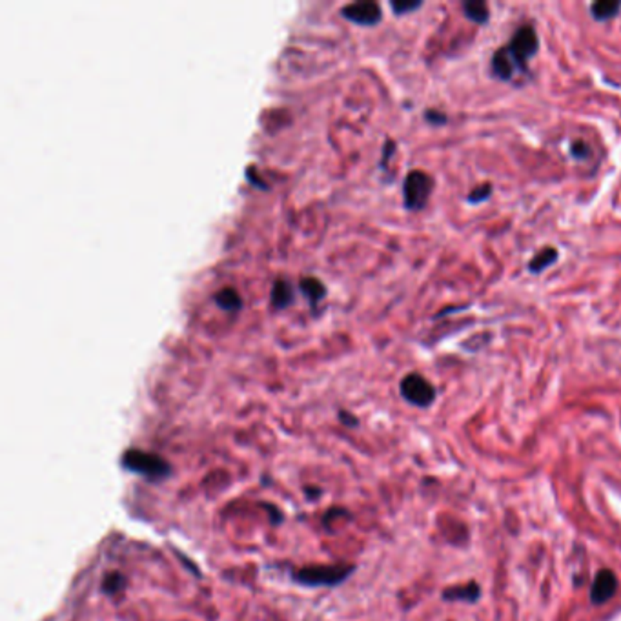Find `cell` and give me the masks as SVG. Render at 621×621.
Segmentation results:
<instances>
[{
    "mask_svg": "<svg viewBox=\"0 0 621 621\" xmlns=\"http://www.w3.org/2000/svg\"><path fill=\"white\" fill-rule=\"evenodd\" d=\"M122 466L131 474L143 475L148 481H162L172 474V465L166 459L144 450H128L122 456Z\"/></svg>",
    "mask_w": 621,
    "mask_h": 621,
    "instance_id": "cell-1",
    "label": "cell"
},
{
    "mask_svg": "<svg viewBox=\"0 0 621 621\" xmlns=\"http://www.w3.org/2000/svg\"><path fill=\"white\" fill-rule=\"evenodd\" d=\"M354 572V567L341 563V565H310L295 570L294 579L304 587H333Z\"/></svg>",
    "mask_w": 621,
    "mask_h": 621,
    "instance_id": "cell-2",
    "label": "cell"
},
{
    "mask_svg": "<svg viewBox=\"0 0 621 621\" xmlns=\"http://www.w3.org/2000/svg\"><path fill=\"white\" fill-rule=\"evenodd\" d=\"M434 188V179L427 172L412 170L403 181V204L408 212H419L427 206Z\"/></svg>",
    "mask_w": 621,
    "mask_h": 621,
    "instance_id": "cell-3",
    "label": "cell"
},
{
    "mask_svg": "<svg viewBox=\"0 0 621 621\" xmlns=\"http://www.w3.org/2000/svg\"><path fill=\"white\" fill-rule=\"evenodd\" d=\"M507 52L514 59V62L519 66L523 73H528V62L534 59L538 49H540V37L534 26H521L512 35L510 42L505 46Z\"/></svg>",
    "mask_w": 621,
    "mask_h": 621,
    "instance_id": "cell-4",
    "label": "cell"
},
{
    "mask_svg": "<svg viewBox=\"0 0 621 621\" xmlns=\"http://www.w3.org/2000/svg\"><path fill=\"white\" fill-rule=\"evenodd\" d=\"M399 390H401V396L405 397V401H408L410 405L419 406V408H427V406H430L432 403L436 401L434 384L428 379H425L421 374H408V376L403 377Z\"/></svg>",
    "mask_w": 621,
    "mask_h": 621,
    "instance_id": "cell-5",
    "label": "cell"
},
{
    "mask_svg": "<svg viewBox=\"0 0 621 621\" xmlns=\"http://www.w3.org/2000/svg\"><path fill=\"white\" fill-rule=\"evenodd\" d=\"M341 15L346 20L354 22L357 26H376L379 24L383 15H381V8L377 2H372V0H362V2H354V4H348L341 9Z\"/></svg>",
    "mask_w": 621,
    "mask_h": 621,
    "instance_id": "cell-6",
    "label": "cell"
},
{
    "mask_svg": "<svg viewBox=\"0 0 621 621\" xmlns=\"http://www.w3.org/2000/svg\"><path fill=\"white\" fill-rule=\"evenodd\" d=\"M617 591V578L613 570L603 569L594 576L591 591V601L594 605H603L613 600Z\"/></svg>",
    "mask_w": 621,
    "mask_h": 621,
    "instance_id": "cell-7",
    "label": "cell"
},
{
    "mask_svg": "<svg viewBox=\"0 0 621 621\" xmlns=\"http://www.w3.org/2000/svg\"><path fill=\"white\" fill-rule=\"evenodd\" d=\"M490 75L501 82H512L518 75H525V73H523L521 69H519V66L514 62L510 53L507 52V48L503 46V48H499L494 55H492Z\"/></svg>",
    "mask_w": 621,
    "mask_h": 621,
    "instance_id": "cell-8",
    "label": "cell"
},
{
    "mask_svg": "<svg viewBox=\"0 0 621 621\" xmlns=\"http://www.w3.org/2000/svg\"><path fill=\"white\" fill-rule=\"evenodd\" d=\"M557 257H560V252H557L554 246H543V248H541V250L528 261V272L534 273V276L545 272L547 268H550L554 263H556Z\"/></svg>",
    "mask_w": 621,
    "mask_h": 621,
    "instance_id": "cell-9",
    "label": "cell"
},
{
    "mask_svg": "<svg viewBox=\"0 0 621 621\" xmlns=\"http://www.w3.org/2000/svg\"><path fill=\"white\" fill-rule=\"evenodd\" d=\"M461 9L463 15L468 20L479 24V26H483L490 20V9H488L487 2H483V0H465L461 4Z\"/></svg>",
    "mask_w": 621,
    "mask_h": 621,
    "instance_id": "cell-10",
    "label": "cell"
},
{
    "mask_svg": "<svg viewBox=\"0 0 621 621\" xmlns=\"http://www.w3.org/2000/svg\"><path fill=\"white\" fill-rule=\"evenodd\" d=\"M443 600L446 601H466V603H475L479 600V587L478 583L471 581L466 585H459V587L446 589L443 592Z\"/></svg>",
    "mask_w": 621,
    "mask_h": 621,
    "instance_id": "cell-11",
    "label": "cell"
},
{
    "mask_svg": "<svg viewBox=\"0 0 621 621\" xmlns=\"http://www.w3.org/2000/svg\"><path fill=\"white\" fill-rule=\"evenodd\" d=\"M621 2L620 0H598L591 6V15L596 22L613 20L620 15Z\"/></svg>",
    "mask_w": 621,
    "mask_h": 621,
    "instance_id": "cell-12",
    "label": "cell"
},
{
    "mask_svg": "<svg viewBox=\"0 0 621 621\" xmlns=\"http://www.w3.org/2000/svg\"><path fill=\"white\" fill-rule=\"evenodd\" d=\"M299 288H301V292L304 294V297H308L312 307H315L317 302L323 301L324 295H326V288H324V285L319 279H315V277H304V279H301Z\"/></svg>",
    "mask_w": 621,
    "mask_h": 621,
    "instance_id": "cell-13",
    "label": "cell"
},
{
    "mask_svg": "<svg viewBox=\"0 0 621 621\" xmlns=\"http://www.w3.org/2000/svg\"><path fill=\"white\" fill-rule=\"evenodd\" d=\"M270 297H272L273 307L279 308V310H283V308H286L290 302L294 301V290H292V286H290L288 280L279 279L273 283L272 295H270Z\"/></svg>",
    "mask_w": 621,
    "mask_h": 621,
    "instance_id": "cell-14",
    "label": "cell"
},
{
    "mask_svg": "<svg viewBox=\"0 0 621 621\" xmlns=\"http://www.w3.org/2000/svg\"><path fill=\"white\" fill-rule=\"evenodd\" d=\"M215 304L225 312H237L242 307V299L235 288H223L215 294Z\"/></svg>",
    "mask_w": 621,
    "mask_h": 621,
    "instance_id": "cell-15",
    "label": "cell"
},
{
    "mask_svg": "<svg viewBox=\"0 0 621 621\" xmlns=\"http://www.w3.org/2000/svg\"><path fill=\"white\" fill-rule=\"evenodd\" d=\"M128 585V579L122 572H117V570H112L104 576L102 579V592L108 596H115L119 592H122Z\"/></svg>",
    "mask_w": 621,
    "mask_h": 621,
    "instance_id": "cell-16",
    "label": "cell"
},
{
    "mask_svg": "<svg viewBox=\"0 0 621 621\" xmlns=\"http://www.w3.org/2000/svg\"><path fill=\"white\" fill-rule=\"evenodd\" d=\"M423 6L421 0H396V2H390V8L396 15H406V13H412L415 9H419Z\"/></svg>",
    "mask_w": 621,
    "mask_h": 621,
    "instance_id": "cell-17",
    "label": "cell"
},
{
    "mask_svg": "<svg viewBox=\"0 0 621 621\" xmlns=\"http://www.w3.org/2000/svg\"><path fill=\"white\" fill-rule=\"evenodd\" d=\"M490 195H492V184H488L487 182V184L475 186L474 190L468 194L466 201H468L471 204H481V203H485V201H488V197H490Z\"/></svg>",
    "mask_w": 621,
    "mask_h": 621,
    "instance_id": "cell-18",
    "label": "cell"
},
{
    "mask_svg": "<svg viewBox=\"0 0 621 621\" xmlns=\"http://www.w3.org/2000/svg\"><path fill=\"white\" fill-rule=\"evenodd\" d=\"M570 155L576 160H585L591 157V146H589L585 141L578 138V141H572L570 143Z\"/></svg>",
    "mask_w": 621,
    "mask_h": 621,
    "instance_id": "cell-19",
    "label": "cell"
},
{
    "mask_svg": "<svg viewBox=\"0 0 621 621\" xmlns=\"http://www.w3.org/2000/svg\"><path fill=\"white\" fill-rule=\"evenodd\" d=\"M425 121L432 126H443L446 124L449 119H446V115H444L443 112H439V110H427V112H425Z\"/></svg>",
    "mask_w": 621,
    "mask_h": 621,
    "instance_id": "cell-20",
    "label": "cell"
},
{
    "mask_svg": "<svg viewBox=\"0 0 621 621\" xmlns=\"http://www.w3.org/2000/svg\"><path fill=\"white\" fill-rule=\"evenodd\" d=\"M339 419H341V423L346 425V427H357L359 425L357 418H355L354 414H348V412H345V410H341V412H339Z\"/></svg>",
    "mask_w": 621,
    "mask_h": 621,
    "instance_id": "cell-21",
    "label": "cell"
},
{
    "mask_svg": "<svg viewBox=\"0 0 621 621\" xmlns=\"http://www.w3.org/2000/svg\"><path fill=\"white\" fill-rule=\"evenodd\" d=\"M466 307H454V308H444V310H441L439 314H436V319H441V317H444V315H450V314H456V312H459V310H465Z\"/></svg>",
    "mask_w": 621,
    "mask_h": 621,
    "instance_id": "cell-22",
    "label": "cell"
},
{
    "mask_svg": "<svg viewBox=\"0 0 621 621\" xmlns=\"http://www.w3.org/2000/svg\"><path fill=\"white\" fill-rule=\"evenodd\" d=\"M307 494L310 497H317V496H321V490H310V488H307Z\"/></svg>",
    "mask_w": 621,
    "mask_h": 621,
    "instance_id": "cell-23",
    "label": "cell"
}]
</instances>
